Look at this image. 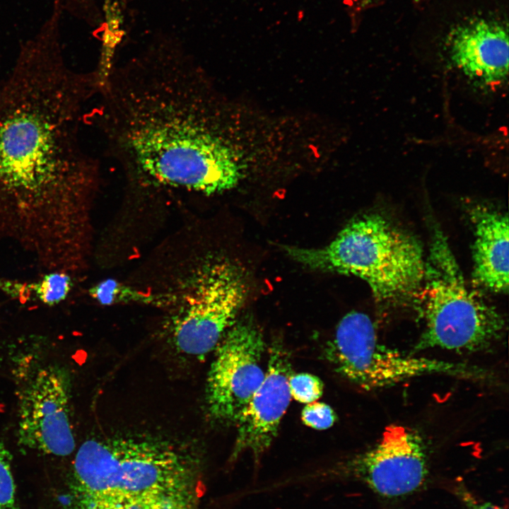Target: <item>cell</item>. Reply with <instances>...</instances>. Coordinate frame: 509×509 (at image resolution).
<instances>
[{
	"label": "cell",
	"mask_w": 509,
	"mask_h": 509,
	"mask_svg": "<svg viewBox=\"0 0 509 509\" xmlns=\"http://www.w3.org/2000/svg\"><path fill=\"white\" fill-rule=\"evenodd\" d=\"M81 0H54L53 2L57 3L60 6L63 13L66 11L74 13L78 8V4Z\"/></svg>",
	"instance_id": "obj_21"
},
{
	"label": "cell",
	"mask_w": 509,
	"mask_h": 509,
	"mask_svg": "<svg viewBox=\"0 0 509 509\" xmlns=\"http://www.w3.org/2000/svg\"><path fill=\"white\" fill-rule=\"evenodd\" d=\"M291 397L302 403H310L320 397L323 391L322 381L309 373H298L289 378Z\"/></svg>",
	"instance_id": "obj_18"
},
{
	"label": "cell",
	"mask_w": 509,
	"mask_h": 509,
	"mask_svg": "<svg viewBox=\"0 0 509 509\" xmlns=\"http://www.w3.org/2000/svg\"><path fill=\"white\" fill-rule=\"evenodd\" d=\"M71 392V377L62 365L35 371L19 397L17 436L22 446L60 457L72 453Z\"/></svg>",
	"instance_id": "obj_9"
},
{
	"label": "cell",
	"mask_w": 509,
	"mask_h": 509,
	"mask_svg": "<svg viewBox=\"0 0 509 509\" xmlns=\"http://www.w3.org/2000/svg\"><path fill=\"white\" fill-rule=\"evenodd\" d=\"M302 419L307 426L315 429L323 430L333 425L336 416L327 404L312 402L308 403L303 409Z\"/></svg>",
	"instance_id": "obj_19"
},
{
	"label": "cell",
	"mask_w": 509,
	"mask_h": 509,
	"mask_svg": "<svg viewBox=\"0 0 509 509\" xmlns=\"http://www.w3.org/2000/svg\"><path fill=\"white\" fill-rule=\"evenodd\" d=\"M471 509H504L498 505L490 503H484L482 504L474 505Z\"/></svg>",
	"instance_id": "obj_22"
},
{
	"label": "cell",
	"mask_w": 509,
	"mask_h": 509,
	"mask_svg": "<svg viewBox=\"0 0 509 509\" xmlns=\"http://www.w3.org/2000/svg\"><path fill=\"white\" fill-rule=\"evenodd\" d=\"M247 293L245 272L237 263L223 257L204 261L190 278L172 322L176 349L197 358L216 349L235 323Z\"/></svg>",
	"instance_id": "obj_7"
},
{
	"label": "cell",
	"mask_w": 509,
	"mask_h": 509,
	"mask_svg": "<svg viewBox=\"0 0 509 509\" xmlns=\"http://www.w3.org/2000/svg\"><path fill=\"white\" fill-rule=\"evenodd\" d=\"M74 475L85 500L187 491L194 470L187 450L156 438L115 435L86 440Z\"/></svg>",
	"instance_id": "obj_4"
},
{
	"label": "cell",
	"mask_w": 509,
	"mask_h": 509,
	"mask_svg": "<svg viewBox=\"0 0 509 509\" xmlns=\"http://www.w3.org/2000/svg\"><path fill=\"white\" fill-rule=\"evenodd\" d=\"M474 226L473 277L494 293L508 291V218L507 214L476 206L472 209Z\"/></svg>",
	"instance_id": "obj_13"
},
{
	"label": "cell",
	"mask_w": 509,
	"mask_h": 509,
	"mask_svg": "<svg viewBox=\"0 0 509 509\" xmlns=\"http://www.w3.org/2000/svg\"><path fill=\"white\" fill-rule=\"evenodd\" d=\"M89 295L104 305L127 302L154 303L167 300L144 293L113 279H106L91 287Z\"/></svg>",
	"instance_id": "obj_16"
},
{
	"label": "cell",
	"mask_w": 509,
	"mask_h": 509,
	"mask_svg": "<svg viewBox=\"0 0 509 509\" xmlns=\"http://www.w3.org/2000/svg\"><path fill=\"white\" fill-rule=\"evenodd\" d=\"M263 335L249 319L230 327L216 349L206 380V402L214 420L235 423L257 390L266 371Z\"/></svg>",
	"instance_id": "obj_8"
},
{
	"label": "cell",
	"mask_w": 509,
	"mask_h": 509,
	"mask_svg": "<svg viewBox=\"0 0 509 509\" xmlns=\"http://www.w3.org/2000/svg\"><path fill=\"white\" fill-rule=\"evenodd\" d=\"M288 356L279 346L271 350L264 379L235 423L232 458L245 450L259 456L271 445L291 400Z\"/></svg>",
	"instance_id": "obj_11"
},
{
	"label": "cell",
	"mask_w": 509,
	"mask_h": 509,
	"mask_svg": "<svg viewBox=\"0 0 509 509\" xmlns=\"http://www.w3.org/2000/svg\"><path fill=\"white\" fill-rule=\"evenodd\" d=\"M449 57L468 79L481 86L504 83L508 75V35L502 24L478 19L455 28L448 37Z\"/></svg>",
	"instance_id": "obj_12"
},
{
	"label": "cell",
	"mask_w": 509,
	"mask_h": 509,
	"mask_svg": "<svg viewBox=\"0 0 509 509\" xmlns=\"http://www.w3.org/2000/svg\"><path fill=\"white\" fill-rule=\"evenodd\" d=\"M12 455L0 442V509H18L11 472Z\"/></svg>",
	"instance_id": "obj_17"
},
{
	"label": "cell",
	"mask_w": 509,
	"mask_h": 509,
	"mask_svg": "<svg viewBox=\"0 0 509 509\" xmlns=\"http://www.w3.org/2000/svg\"><path fill=\"white\" fill-rule=\"evenodd\" d=\"M60 21L48 17L0 79V241L46 271H75L88 244L99 163L78 130L97 95L91 72L68 66Z\"/></svg>",
	"instance_id": "obj_1"
},
{
	"label": "cell",
	"mask_w": 509,
	"mask_h": 509,
	"mask_svg": "<svg viewBox=\"0 0 509 509\" xmlns=\"http://www.w3.org/2000/svg\"><path fill=\"white\" fill-rule=\"evenodd\" d=\"M98 95L86 117L139 185L213 196L242 179L239 153L198 66L169 58L115 66Z\"/></svg>",
	"instance_id": "obj_2"
},
{
	"label": "cell",
	"mask_w": 509,
	"mask_h": 509,
	"mask_svg": "<svg viewBox=\"0 0 509 509\" xmlns=\"http://www.w3.org/2000/svg\"><path fill=\"white\" fill-rule=\"evenodd\" d=\"M0 290L12 300H32L30 283L0 278Z\"/></svg>",
	"instance_id": "obj_20"
},
{
	"label": "cell",
	"mask_w": 509,
	"mask_h": 509,
	"mask_svg": "<svg viewBox=\"0 0 509 509\" xmlns=\"http://www.w3.org/2000/svg\"><path fill=\"white\" fill-rule=\"evenodd\" d=\"M187 491L85 500L81 509H192Z\"/></svg>",
	"instance_id": "obj_14"
},
{
	"label": "cell",
	"mask_w": 509,
	"mask_h": 509,
	"mask_svg": "<svg viewBox=\"0 0 509 509\" xmlns=\"http://www.w3.org/2000/svg\"><path fill=\"white\" fill-rule=\"evenodd\" d=\"M423 283L425 328L414 352L438 348L476 353L490 349L503 338V318L468 286L446 236L437 227Z\"/></svg>",
	"instance_id": "obj_5"
},
{
	"label": "cell",
	"mask_w": 509,
	"mask_h": 509,
	"mask_svg": "<svg viewBox=\"0 0 509 509\" xmlns=\"http://www.w3.org/2000/svg\"><path fill=\"white\" fill-rule=\"evenodd\" d=\"M354 469L381 496L409 494L423 484L428 474L424 443L412 430L389 426L380 441L354 462Z\"/></svg>",
	"instance_id": "obj_10"
},
{
	"label": "cell",
	"mask_w": 509,
	"mask_h": 509,
	"mask_svg": "<svg viewBox=\"0 0 509 509\" xmlns=\"http://www.w3.org/2000/svg\"><path fill=\"white\" fill-rule=\"evenodd\" d=\"M284 250L310 269L361 279L379 302L411 296L424 279L426 260L420 243L378 214L352 221L322 247L287 246Z\"/></svg>",
	"instance_id": "obj_3"
},
{
	"label": "cell",
	"mask_w": 509,
	"mask_h": 509,
	"mask_svg": "<svg viewBox=\"0 0 509 509\" xmlns=\"http://www.w3.org/2000/svg\"><path fill=\"white\" fill-rule=\"evenodd\" d=\"M72 288L71 274L60 271H47L38 281L30 283L32 300L54 306L68 297Z\"/></svg>",
	"instance_id": "obj_15"
},
{
	"label": "cell",
	"mask_w": 509,
	"mask_h": 509,
	"mask_svg": "<svg viewBox=\"0 0 509 509\" xmlns=\"http://www.w3.org/2000/svg\"><path fill=\"white\" fill-rule=\"evenodd\" d=\"M326 356L337 373L368 390L428 375L479 380L489 376L474 365L404 354L388 348L379 342L370 318L356 311L340 320Z\"/></svg>",
	"instance_id": "obj_6"
}]
</instances>
